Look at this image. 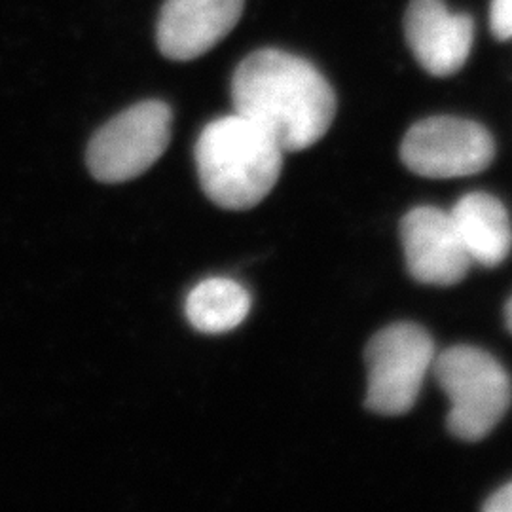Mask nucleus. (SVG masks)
Returning a JSON list of instances; mask_svg holds the SVG:
<instances>
[{
	"label": "nucleus",
	"instance_id": "obj_1",
	"mask_svg": "<svg viewBox=\"0 0 512 512\" xmlns=\"http://www.w3.org/2000/svg\"><path fill=\"white\" fill-rule=\"evenodd\" d=\"M234 112L266 129L285 152L319 143L336 116L329 80L298 55L264 48L247 55L232 78Z\"/></svg>",
	"mask_w": 512,
	"mask_h": 512
},
{
	"label": "nucleus",
	"instance_id": "obj_2",
	"mask_svg": "<svg viewBox=\"0 0 512 512\" xmlns=\"http://www.w3.org/2000/svg\"><path fill=\"white\" fill-rule=\"evenodd\" d=\"M283 154L266 129L238 112L207 124L194 150L203 192L232 211L253 209L274 190Z\"/></svg>",
	"mask_w": 512,
	"mask_h": 512
},
{
	"label": "nucleus",
	"instance_id": "obj_3",
	"mask_svg": "<svg viewBox=\"0 0 512 512\" xmlns=\"http://www.w3.org/2000/svg\"><path fill=\"white\" fill-rule=\"evenodd\" d=\"M433 372L452 403L450 433L467 442L488 437L512 403L507 370L484 349L454 346L435 357Z\"/></svg>",
	"mask_w": 512,
	"mask_h": 512
},
{
	"label": "nucleus",
	"instance_id": "obj_4",
	"mask_svg": "<svg viewBox=\"0 0 512 512\" xmlns=\"http://www.w3.org/2000/svg\"><path fill=\"white\" fill-rule=\"evenodd\" d=\"M435 357L431 334L416 323L380 330L366 348V408L380 416L410 412Z\"/></svg>",
	"mask_w": 512,
	"mask_h": 512
},
{
	"label": "nucleus",
	"instance_id": "obj_5",
	"mask_svg": "<svg viewBox=\"0 0 512 512\" xmlns=\"http://www.w3.org/2000/svg\"><path fill=\"white\" fill-rule=\"evenodd\" d=\"M171 139V110L143 101L116 114L88 145L86 164L101 183H128L156 164Z\"/></svg>",
	"mask_w": 512,
	"mask_h": 512
},
{
	"label": "nucleus",
	"instance_id": "obj_6",
	"mask_svg": "<svg viewBox=\"0 0 512 512\" xmlns=\"http://www.w3.org/2000/svg\"><path fill=\"white\" fill-rule=\"evenodd\" d=\"M495 156L492 133L456 116H433L414 124L404 135L401 158L427 179H459L482 173Z\"/></svg>",
	"mask_w": 512,
	"mask_h": 512
},
{
	"label": "nucleus",
	"instance_id": "obj_7",
	"mask_svg": "<svg viewBox=\"0 0 512 512\" xmlns=\"http://www.w3.org/2000/svg\"><path fill=\"white\" fill-rule=\"evenodd\" d=\"M401 239L406 268L423 285L450 287L471 270L473 260L461 243L454 220L439 207L421 205L406 213Z\"/></svg>",
	"mask_w": 512,
	"mask_h": 512
},
{
	"label": "nucleus",
	"instance_id": "obj_8",
	"mask_svg": "<svg viewBox=\"0 0 512 512\" xmlns=\"http://www.w3.org/2000/svg\"><path fill=\"white\" fill-rule=\"evenodd\" d=\"M404 35L427 73L450 76L471 55L475 23L465 14L450 12L442 0H412L404 16Z\"/></svg>",
	"mask_w": 512,
	"mask_h": 512
},
{
	"label": "nucleus",
	"instance_id": "obj_9",
	"mask_svg": "<svg viewBox=\"0 0 512 512\" xmlns=\"http://www.w3.org/2000/svg\"><path fill=\"white\" fill-rule=\"evenodd\" d=\"M245 0H165L158 19V48L173 61H192L230 35Z\"/></svg>",
	"mask_w": 512,
	"mask_h": 512
},
{
	"label": "nucleus",
	"instance_id": "obj_10",
	"mask_svg": "<svg viewBox=\"0 0 512 512\" xmlns=\"http://www.w3.org/2000/svg\"><path fill=\"white\" fill-rule=\"evenodd\" d=\"M461 243L473 262L495 268L512 251L511 217L492 194L473 192L450 211Z\"/></svg>",
	"mask_w": 512,
	"mask_h": 512
},
{
	"label": "nucleus",
	"instance_id": "obj_11",
	"mask_svg": "<svg viewBox=\"0 0 512 512\" xmlns=\"http://www.w3.org/2000/svg\"><path fill=\"white\" fill-rule=\"evenodd\" d=\"M251 311V296L232 279L211 277L186 298V317L203 334H224L239 327Z\"/></svg>",
	"mask_w": 512,
	"mask_h": 512
},
{
	"label": "nucleus",
	"instance_id": "obj_12",
	"mask_svg": "<svg viewBox=\"0 0 512 512\" xmlns=\"http://www.w3.org/2000/svg\"><path fill=\"white\" fill-rule=\"evenodd\" d=\"M490 27H492V33L497 40H511L512 0H492Z\"/></svg>",
	"mask_w": 512,
	"mask_h": 512
},
{
	"label": "nucleus",
	"instance_id": "obj_13",
	"mask_svg": "<svg viewBox=\"0 0 512 512\" xmlns=\"http://www.w3.org/2000/svg\"><path fill=\"white\" fill-rule=\"evenodd\" d=\"M486 512H512V482L507 486L499 488L486 503H484Z\"/></svg>",
	"mask_w": 512,
	"mask_h": 512
},
{
	"label": "nucleus",
	"instance_id": "obj_14",
	"mask_svg": "<svg viewBox=\"0 0 512 512\" xmlns=\"http://www.w3.org/2000/svg\"><path fill=\"white\" fill-rule=\"evenodd\" d=\"M505 321H507V327H509V330H511L512 334V298L509 300L507 308H505Z\"/></svg>",
	"mask_w": 512,
	"mask_h": 512
}]
</instances>
